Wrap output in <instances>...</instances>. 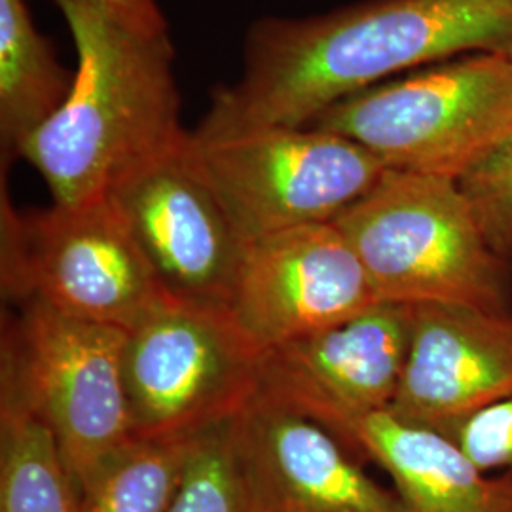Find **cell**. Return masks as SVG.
Masks as SVG:
<instances>
[{
    "label": "cell",
    "mask_w": 512,
    "mask_h": 512,
    "mask_svg": "<svg viewBox=\"0 0 512 512\" xmlns=\"http://www.w3.org/2000/svg\"><path fill=\"white\" fill-rule=\"evenodd\" d=\"M467 54L512 57V0H365L308 18L258 19L239 80L213 92L192 135L308 128L353 93Z\"/></svg>",
    "instance_id": "1"
},
{
    "label": "cell",
    "mask_w": 512,
    "mask_h": 512,
    "mask_svg": "<svg viewBox=\"0 0 512 512\" xmlns=\"http://www.w3.org/2000/svg\"><path fill=\"white\" fill-rule=\"evenodd\" d=\"M67 21L76 71L63 105L19 147L55 205L107 196L131 165L183 135L167 33L131 27L109 0H52Z\"/></svg>",
    "instance_id": "2"
},
{
    "label": "cell",
    "mask_w": 512,
    "mask_h": 512,
    "mask_svg": "<svg viewBox=\"0 0 512 512\" xmlns=\"http://www.w3.org/2000/svg\"><path fill=\"white\" fill-rule=\"evenodd\" d=\"M334 224L378 302L512 315V260L488 245L456 179L385 169Z\"/></svg>",
    "instance_id": "3"
},
{
    "label": "cell",
    "mask_w": 512,
    "mask_h": 512,
    "mask_svg": "<svg viewBox=\"0 0 512 512\" xmlns=\"http://www.w3.org/2000/svg\"><path fill=\"white\" fill-rule=\"evenodd\" d=\"M310 128L348 137L387 169L458 179L512 131V57L421 67L334 103Z\"/></svg>",
    "instance_id": "4"
},
{
    "label": "cell",
    "mask_w": 512,
    "mask_h": 512,
    "mask_svg": "<svg viewBox=\"0 0 512 512\" xmlns=\"http://www.w3.org/2000/svg\"><path fill=\"white\" fill-rule=\"evenodd\" d=\"M0 251L8 296L126 332L167 296L107 198L21 213L2 183Z\"/></svg>",
    "instance_id": "5"
},
{
    "label": "cell",
    "mask_w": 512,
    "mask_h": 512,
    "mask_svg": "<svg viewBox=\"0 0 512 512\" xmlns=\"http://www.w3.org/2000/svg\"><path fill=\"white\" fill-rule=\"evenodd\" d=\"M4 338L2 395L54 435L76 488L133 439L122 355L126 330L25 300Z\"/></svg>",
    "instance_id": "6"
},
{
    "label": "cell",
    "mask_w": 512,
    "mask_h": 512,
    "mask_svg": "<svg viewBox=\"0 0 512 512\" xmlns=\"http://www.w3.org/2000/svg\"><path fill=\"white\" fill-rule=\"evenodd\" d=\"M262 359L226 306L167 294L126 332L133 437H188L236 418L258 393Z\"/></svg>",
    "instance_id": "7"
},
{
    "label": "cell",
    "mask_w": 512,
    "mask_h": 512,
    "mask_svg": "<svg viewBox=\"0 0 512 512\" xmlns=\"http://www.w3.org/2000/svg\"><path fill=\"white\" fill-rule=\"evenodd\" d=\"M192 147L247 245L298 226L334 222L387 169L359 143L310 126L209 141L192 135Z\"/></svg>",
    "instance_id": "8"
},
{
    "label": "cell",
    "mask_w": 512,
    "mask_h": 512,
    "mask_svg": "<svg viewBox=\"0 0 512 512\" xmlns=\"http://www.w3.org/2000/svg\"><path fill=\"white\" fill-rule=\"evenodd\" d=\"M105 198L165 294L228 306L249 245L198 164L190 131L131 165Z\"/></svg>",
    "instance_id": "9"
},
{
    "label": "cell",
    "mask_w": 512,
    "mask_h": 512,
    "mask_svg": "<svg viewBox=\"0 0 512 512\" xmlns=\"http://www.w3.org/2000/svg\"><path fill=\"white\" fill-rule=\"evenodd\" d=\"M412 325L414 306L376 302L346 323L268 349L256 395L336 437L351 421L393 404Z\"/></svg>",
    "instance_id": "10"
},
{
    "label": "cell",
    "mask_w": 512,
    "mask_h": 512,
    "mask_svg": "<svg viewBox=\"0 0 512 512\" xmlns=\"http://www.w3.org/2000/svg\"><path fill=\"white\" fill-rule=\"evenodd\" d=\"M376 302L348 238L323 222L251 243L226 308L256 348L268 351L346 323Z\"/></svg>",
    "instance_id": "11"
},
{
    "label": "cell",
    "mask_w": 512,
    "mask_h": 512,
    "mask_svg": "<svg viewBox=\"0 0 512 512\" xmlns=\"http://www.w3.org/2000/svg\"><path fill=\"white\" fill-rule=\"evenodd\" d=\"M253 512H410L323 425L256 395L232 420Z\"/></svg>",
    "instance_id": "12"
},
{
    "label": "cell",
    "mask_w": 512,
    "mask_h": 512,
    "mask_svg": "<svg viewBox=\"0 0 512 512\" xmlns=\"http://www.w3.org/2000/svg\"><path fill=\"white\" fill-rule=\"evenodd\" d=\"M512 399V315L420 304L403 380L389 410L444 429Z\"/></svg>",
    "instance_id": "13"
},
{
    "label": "cell",
    "mask_w": 512,
    "mask_h": 512,
    "mask_svg": "<svg viewBox=\"0 0 512 512\" xmlns=\"http://www.w3.org/2000/svg\"><path fill=\"white\" fill-rule=\"evenodd\" d=\"M336 439L376 461L410 512H512V473L478 469L454 440L389 408L348 423Z\"/></svg>",
    "instance_id": "14"
},
{
    "label": "cell",
    "mask_w": 512,
    "mask_h": 512,
    "mask_svg": "<svg viewBox=\"0 0 512 512\" xmlns=\"http://www.w3.org/2000/svg\"><path fill=\"white\" fill-rule=\"evenodd\" d=\"M73 74L33 23L25 0H0V147L2 164L18 156L69 93Z\"/></svg>",
    "instance_id": "15"
},
{
    "label": "cell",
    "mask_w": 512,
    "mask_h": 512,
    "mask_svg": "<svg viewBox=\"0 0 512 512\" xmlns=\"http://www.w3.org/2000/svg\"><path fill=\"white\" fill-rule=\"evenodd\" d=\"M198 435L133 437L78 488L80 512H167L181 490Z\"/></svg>",
    "instance_id": "16"
},
{
    "label": "cell",
    "mask_w": 512,
    "mask_h": 512,
    "mask_svg": "<svg viewBox=\"0 0 512 512\" xmlns=\"http://www.w3.org/2000/svg\"><path fill=\"white\" fill-rule=\"evenodd\" d=\"M0 512H80L78 488L52 431L0 399Z\"/></svg>",
    "instance_id": "17"
},
{
    "label": "cell",
    "mask_w": 512,
    "mask_h": 512,
    "mask_svg": "<svg viewBox=\"0 0 512 512\" xmlns=\"http://www.w3.org/2000/svg\"><path fill=\"white\" fill-rule=\"evenodd\" d=\"M232 420L198 433L181 490L167 512H253Z\"/></svg>",
    "instance_id": "18"
},
{
    "label": "cell",
    "mask_w": 512,
    "mask_h": 512,
    "mask_svg": "<svg viewBox=\"0 0 512 512\" xmlns=\"http://www.w3.org/2000/svg\"><path fill=\"white\" fill-rule=\"evenodd\" d=\"M456 183L488 245L512 260V131L478 156Z\"/></svg>",
    "instance_id": "19"
},
{
    "label": "cell",
    "mask_w": 512,
    "mask_h": 512,
    "mask_svg": "<svg viewBox=\"0 0 512 512\" xmlns=\"http://www.w3.org/2000/svg\"><path fill=\"white\" fill-rule=\"evenodd\" d=\"M478 469L512 473V399L440 429Z\"/></svg>",
    "instance_id": "20"
},
{
    "label": "cell",
    "mask_w": 512,
    "mask_h": 512,
    "mask_svg": "<svg viewBox=\"0 0 512 512\" xmlns=\"http://www.w3.org/2000/svg\"><path fill=\"white\" fill-rule=\"evenodd\" d=\"M109 2L131 27L143 33H156V35L167 33V23L156 0H109Z\"/></svg>",
    "instance_id": "21"
}]
</instances>
